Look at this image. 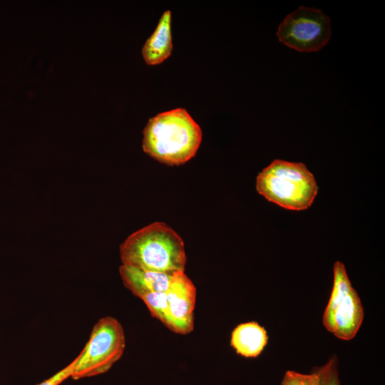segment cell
<instances>
[{
    "mask_svg": "<svg viewBox=\"0 0 385 385\" xmlns=\"http://www.w3.org/2000/svg\"><path fill=\"white\" fill-rule=\"evenodd\" d=\"M73 366V362L72 361L68 366L64 367L61 371H58L56 374L51 376L49 379L42 381L41 383L37 385H59L64 380L71 377V371Z\"/></svg>",
    "mask_w": 385,
    "mask_h": 385,
    "instance_id": "obj_14",
    "label": "cell"
},
{
    "mask_svg": "<svg viewBox=\"0 0 385 385\" xmlns=\"http://www.w3.org/2000/svg\"><path fill=\"white\" fill-rule=\"evenodd\" d=\"M136 297L146 304L152 316L167 326V297L165 292H143Z\"/></svg>",
    "mask_w": 385,
    "mask_h": 385,
    "instance_id": "obj_11",
    "label": "cell"
},
{
    "mask_svg": "<svg viewBox=\"0 0 385 385\" xmlns=\"http://www.w3.org/2000/svg\"><path fill=\"white\" fill-rule=\"evenodd\" d=\"M143 151L168 165H179L193 158L202 141L200 125L183 108L150 118L143 131Z\"/></svg>",
    "mask_w": 385,
    "mask_h": 385,
    "instance_id": "obj_1",
    "label": "cell"
},
{
    "mask_svg": "<svg viewBox=\"0 0 385 385\" xmlns=\"http://www.w3.org/2000/svg\"><path fill=\"white\" fill-rule=\"evenodd\" d=\"M119 273L125 287L135 296L143 292H167L173 274L122 265Z\"/></svg>",
    "mask_w": 385,
    "mask_h": 385,
    "instance_id": "obj_9",
    "label": "cell"
},
{
    "mask_svg": "<svg viewBox=\"0 0 385 385\" xmlns=\"http://www.w3.org/2000/svg\"><path fill=\"white\" fill-rule=\"evenodd\" d=\"M332 34L330 19L321 10L301 6L279 25L277 36L287 47L300 52L321 50Z\"/></svg>",
    "mask_w": 385,
    "mask_h": 385,
    "instance_id": "obj_6",
    "label": "cell"
},
{
    "mask_svg": "<svg viewBox=\"0 0 385 385\" xmlns=\"http://www.w3.org/2000/svg\"><path fill=\"white\" fill-rule=\"evenodd\" d=\"M320 379L321 385H341L338 371V359L332 356L324 365L314 370Z\"/></svg>",
    "mask_w": 385,
    "mask_h": 385,
    "instance_id": "obj_12",
    "label": "cell"
},
{
    "mask_svg": "<svg viewBox=\"0 0 385 385\" xmlns=\"http://www.w3.org/2000/svg\"><path fill=\"white\" fill-rule=\"evenodd\" d=\"M280 385H321L318 374L312 371L310 374H302L288 370L285 372Z\"/></svg>",
    "mask_w": 385,
    "mask_h": 385,
    "instance_id": "obj_13",
    "label": "cell"
},
{
    "mask_svg": "<svg viewBox=\"0 0 385 385\" xmlns=\"http://www.w3.org/2000/svg\"><path fill=\"white\" fill-rule=\"evenodd\" d=\"M333 274V287L322 322L327 330L337 338L349 341L356 336L362 324L364 307L342 262H334Z\"/></svg>",
    "mask_w": 385,
    "mask_h": 385,
    "instance_id": "obj_5",
    "label": "cell"
},
{
    "mask_svg": "<svg viewBox=\"0 0 385 385\" xmlns=\"http://www.w3.org/2000/svg\"><path fill=\"white\" fill-rule=\"evenodd\" d=\"M171 11L163 12L158 24L142 48V56L148 66H155L165 61L173 51Z\"/></svg>",
    "mask_w": 385,
    "mask_h": 385,
    "instance_id": "obj_8",
    "label": "cell"
},
{
    "mask_svg": "<svg viewBox=\"0 0 385 385\" xmlns=\"http://www.w3.org/2000/svg\"><path fill=\"white\" fill-rule=\"evenodd\" d=\"M256 190L267 200L299 211L312 205L318 185L304 163L276 159L258 174Z\"/></svg>",
    "mask_w": 385,
    "mask_h": 385,
    "instance_id": "obj_3",
    "label": "cell"
},
{
    "mask_svg": "<svg viewBox=\"0 0 385 385\" xmlns=\"http://www.w3.org/2000/svg\"><path fill=\"white\" fill-rule=\"evenodd\" d=\"M120 256L123 265L170 274L184 272L186 264L182 238L161 222L128 236L120 246Z\"/></svg>",
    "mask_w": 385,
    "mask_h": 385,
    "instance_id": "obj_2",
    "label": "cell"
},
{
    "mask_svg": "<svg viewBox=\"0 0 385 385\" xmlns=\"http://www.w3.org/2000/svg\"><path fill=\"white\" fill-rule=\"evenodd\" d=\"M167 297V327L171 331L187 334L193 330V312L196 301V288L184 272L173 274Z\"/></svg>",
    "mask_w": 385,
    "mask_h": 385,
    "instance_id": "obj_7",
    "label": "cell"
},
{
    "mask_svg": "<svg viewBox=\"0 0 385 385\" xmlns=\"http://www.w3.org/2000/svg\"><path fill=\"white\" fill-rule=\"evenodd\" d=\"M125 348V337L121 324L112 317L100 319L84 348L73 360L71 377L79 379L108 371L121 358Z\"/></svg>",
    "mask_w": 385,
    "mask_h": 385,
    "instance_id": "obj_4",
    "label": "cell"
},
{
    "mask_svg": "<svg viewBox=\"0 0 385 385\" xmlns=\"http://www.w3.org/2000/svg\"><path fill=\"white\" fill-rule=\"evenodd\" d=\"M267 342V331L255 322L237 325L231 334V346L238 354L247 358L259 356Z\"/></svg>",
    "mask_w": 385,
    "mask_h": 385,
    "instance_id": "obj_10",
    "label": "cell"
}]
</instances>
